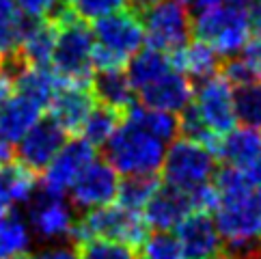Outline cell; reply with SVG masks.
<instances>
[{
	"mask_svg": "<svg viewBox=\"0 0 261 259\" xmlns=\"http://www.w3.org/2000/svg\"><path fill=\"white\" fill-rule=\"evenodd\" d=\"M216 220L231 259H261V186L218 197Z\"/></svg>",
	"mask_w": 261,
	"mask_h": 259,
	"instance_id": "cell-1",
	"label": "cell"
},
{
	"mask_svg": "<svg viewBox=\"0 0 261 259\" xmlns=\"http://www.w3.org/2000/svg\"><path fill=\"white\" fill-rule=\"evenodd\" d=\"M50 20L57 24V43L52 52V69L65 80H91L95 37L85 20L65 3Z\"/></svg>",
	"mask_w": 261,
	"mask_h": 259,
	"instance_id": "cell-2",
	"label": "cell"
},
{
	"mask_svg": "<svg viewBox=\"0 0 261 259\" xmlns=\"http://www.w3.org/2000/svg\"><path fill=\"white\" fill-rule=\"evenodd\" d=\"M192 35L212 45L220 59L238 57L253 35L246 5L240 0H222L214 7L197 11L192 17Z\"/></svg>",
	"mask_w": 261,
	"mask_h": 259,
	"instance_id": "cell-3",
	"label": "cell"
},
{
	"mask_svg": "<svg viewBox=\"0 0 261 259\" xmlns=\"http://www.w3.org/2000/svg\"><path fill=\"white\" fill-rule=\"evenodd\" d=\"M106 160L119 175H158L162 169L166 143L145 127L123 117L115 134L108 138Z\"/></svg>",
	"mask_w": 261,
	"mask_h": 259,
	"instance_id": "cell-4",
	"label": "cell"
},
{
	"mask_svg": "<svg viewBox=\"0 0 261 259\" xmlns=\"http://www.w3.org/2000/svg\"><path fill=\"white\" fill-rule=\"evenodd\" d=\"M218 171V156L212 147L186 136H177L166 147L162 162V179L173 188L192 192L214 179Z\"/></svg>",
	"mask_w": 261,
	"mask_h": 259,
	"instance_id": "cell-5",
	"label": "cell"
},
{
	"mask_svg": "<svg viewBox=\"0 0 261 259\" xmlns=\"http://www.w3.org/2000/svg\"><path fill=\"white\" fill-rule=\"evenodd\" d=\"M147 234L149 227L141 212L127 210L121 203H108L76 218V225L71 229V242L82 244L93 238H110L138 248Z\"/></svg>",
	"mask_w": 261,
	"mask_h": 259,
	"instance_id": "cell-6",
	"label": "cell"
},
{
	"mask_svg": "<svg viewBox=\"0 0 261 259\" xmlns=\"http://www.w3.org/2000/svg\"><path fill=\"white\" fill-rule=\"evenodd\" d=\"M147 43L166 52L179 50L192 35L190 9L181 0H160L153 7L141 11Z\"/></svg>",
	"mask_w": 261,
	"mask_h": 259,
	"instance_id": "cell-7",
	"label": "cell"
},
{
	"mask_svg": "<svg viewBox=\"0 0 261 259\" xmlns=\"http://www.w3.org/2000/svg\"><path fill=\"white\" fill-rule=\"evenodd\" d=\"M93 37H95L97 48L113 54L115 59L123 61L125 65L129 57H134L147 41L141 15L127 7L93 22Z\"/></svg>",
	"mask_w": 261,
	"mask_h": 259,
	"instance_id": "cell-8",
	"label": "cell"
},
{
	"mask_svg": "<svg viewBox=\"0 0 261 259\" xmlns=\"http://www.w3.org/2000/svg\"><path fill=\"white\" fill-rule=\"evenodd\" d=\"M192 108L216 136L227 134L238 123L233 85L222 73H214V76L201 80L199 87H194Z\"/></svg>",
	"mask_w": 261,
	"mask_h": 259,
	"instance_id": "cell-9",
	"label": "cell"
},
{
	"mask_svg": "<svg viewBox=\"0 0 261 259\" xmlns=\"http://www.w3.org/2000/svg\"><path fill=\"white\" fill-rule=\"evenodd\" d=\"M29 225L33 234L43 242H63L71 238L76 225L71 201H65V194H54L37 188L35 197L29 201Z\"/></svg>",
	"mask_w": 261,
	"mask_h": 259,
	"instance_id": "cell-10",
	"label": "cell"
},
{
	"mask_svg": "<svg viewBox=\"0 0 261 259\" xmlns=\"http://www.w3.org/2000/svg\"><path fill=\"white\" fill-rule=\"evenodd\" d=\"M119 173L108 160L93 158L82 173L76 177V182L69 188V201L71 205L80 212H89L108 203L117 201L119 192Z\"/></svg>",
	"mask_w": 261,
	"mask_h": 259,
	"instance_id": "cell-11",
	"label": "cell"
},
{
	"mask_svg": "<svg viewBox=\"0 0 261 259\" xmlns=\"http://www.w3.org/2000/svg\"><path fill=\"white\" fill-rule=\"evenodd\" d=\"M95 158V147L82 136L67 138L65 145L57 151V156L48 162V166L41 171V186L43 190L54 194H67L71 184L82 173V169Z\"/></svg>",
	"mask_w": 261,
	"mask_h": 259,
	"instance_id": "cell-12",
	"label": "cell"
},
{
	"mask_svg": "<svg viewBox=\"0 0 261 259\" xmlns=\"http://www.w3.org/2000/svg\"><path fill=\"white\" fill-rule=\"evenodd\" d=\"M65 141H67V130L61 127L50 115L41 117L17 141V149H15L17 162L29 166L35 173H41L48 166V162L57 156V151L65 145Z\"/></svg>",
	"mask_w": 261,
	"mask_h": 259,
	"instance_id": "cell-13",
	"label": "cell"
},
{
	"mask_svg": "<svg viewBox=\"0 0 261 259\" xmlns=\"http://www.w3.org/2000/svg\"><path fill=\"white\" fill-rule=\"evenodd\" d=\"M97 104L95 95L91 91V80H65L61 78V85L54 93L48 113L61 127L67 130V134L80 132L85 119Z\"/></svg>",
	"mask_w": 261,
	"mask_h": 259,
	"instance_id": "cell-14",
	"label": "cell"
},
{
	"mask_svg": "<svg viewBox=\"0 0 261 259\" xmlns=\"http://www.w3.org/2000/svg\"><path fill=\"white\" fill-rule=\"evenodd\" d=\"M214 151L225 164L250 173L261 184V134L257 127L242 125L229 130L218 138Z\"/></svg>",
	"mask_w": 261,
	"mask_h": 259,
	"instance_id": "cell-15",
	"label": "cell"
},
{
	"mask_svg": "<svg viewBox=\"0 0 261 259\" xmlns=\"http://www.w3.org/2000/svg\"><path fill=\"white\" fill-rule=\"evenodd\" d=\"M136 95L141 99V104L145 106L169 110V113L179 115L184 108H188L192 104L194 85H192V78H188L184 71L173 67L164 76L149 82L143 89H138Z\"/></svg>",
	"mask_w": 261,
	"mask_h": 259,
	"instance_id": "cell-16",
	"label": "cell"
},
{
	"mask_svg": "<svg viewBox=\"0 0 261 259\" xmlns=\"http://www.w3.org/2000/svg\"><path fill=\"white\" fill-rule=\"evenodd\" d=\"M177 238L181 242L186 259H203L222 251V238L214 216L205 210H192L179 225Z\"/></svg>",
	"mask_w": 261,
	"mask_h": 259,
	"instance_id": "cell-17",
	"label": "cell"
},
{
	"mask_svg": "<svg viewBox=\"0 0 261 259\" xmlns=\"http://www.w3.org/2000/svg\"><path fill=\"white\" fill-rule=\"evenodd\" d=\"M194 210L190 192L160 184V188L143 208V218L149 231H173Z\"/></svg>",
	"mask_w": 261,
	"mask_h": 259,
	"instance_id": "cell-18",
	"label": "cell"
},
{
	"mask_svg": "<svg viewBox=\"0 0 261 259\" xmlns=\"http://www.w3.org/2000/svg\"><path fill=\"white\" fill-rule=\"evenodd\" d=\"M91 91L99 104L115 108L125 117V113L136 101V89L129 82L125 67L119 69H99L91 73Z\"/></svg>",
	"mask_w": 261,
	"mask_h": 259,
	"instance_id": "cell-19",
	"label": "cell"
},
{
	"mask_svg": "<svg viewBox=\"0 0 261 259\" xmlns=\"http://www.w3.org/2000/svg\"><path fill=\"white\" fill-rule=\"evenodd\" d=\"M43 106L29 97L9 93V97L0 104V132L11 143H17L43 117Z\"/></svg>",
	"mask_w": 261,
	"mask_h": 259,
	"instance_id": "cell-20",
	"label": "cell"
},
{
	"mask_svg": "<svg viewBox=\"0 0 261 259\" xmlns=\"http://www.w3.org/2000/svg\"><path fill=\"white\" fill-rule=\"evenodd\" d=\"M54 43H57V24L52 20H26L17 57L29 65H50Z\"/></svg>",
	"mask_w": 261,
	"mask_h": 259,
	"instance_id": "cell-21",
	"label": "cell"
},
{
	"mask_svg": "<svg viewBox=\"0 0 261 259\" xmlns=\"http://www.w3.org/2000/svg\"><path fill=\"white\" fill-rule=\"evenodd\" d=\"M175 67L184 71L192 80H205L218 73L220 69V54L201 39L186 41L179 50L173 52Z\"/></svg>",
	"mask_w": 261,
	"mask_h": 259,
	"instance_id": "cell-22",
	"label": "cell"
},
{
	"mask_svg": "<svg viewBox=\"0 0 261 259\" xmlns=\"http://www.w3.org/2000/svg\"><path fill=\"white\" fill-rule=\"evenodd\" d=\"M175 67L173 63V54L153 48V45H147V48H141L134 57H129L125 71L129 76V82L134 85V89H143L149 82L158 80L160 76H164L166 71H171Z\"/></svg>",
	"mask_w": 261,
	"mask_h": 259,
	"instance_id": "cell-23",
	"label": "cell"
},
{
	"mask_svg": "<svg viewBox=\"0 0 261 259\" xmlns=\"http://www.w3.org/2000/svg\"><path fill=\"white\" fill-rule=\"evenodd\" d=\"M33 244L31 225L17 212L0 214V259H17L29 255Z\"/></svg>",
	"mask_w": 261,
	"mask_h": 259,
	"instance_id": "cell-24",
	"label": "cell"
},
{
	"mask_svg": "<svg viewBox=\"0 0 261 259\" xmlns=\"http://www.w3.org/2000/svg\"><path fill=\"white\" fill-rule=\"evenodd\" d=\"M127 119H132L134 123L145 127L147 132H151L164 143H171L173 138L179 136V115L169 113V110L151 108L145 104H134L125 113Z\"/></svg>",
	"mask_w": 261,
	"mask_h": 259,
	"instance_id": "cell-25",
	"label": "cell"
},
{
	"mask_svg": "<svg viewBox=\"0 0 261 259\" xmlns=\"http://www.w3.org/2000/svg\"><path fill=\"white\" fill-rule=\"evenodd\" d=\"M26 20L15 0H0V59L17 54Z\"/></svg>",
	"mask_w": 261,
	"mask_h": 259,
	"instance_id": "cell-26",
	"label": "cell"
},
{
	"mask_svg": "<svg viewBox=\"0 0 261 259\" xmlns=\"http://www.w3.org/2000/svg\"><path fill=\"white\" fill-rule=\"evenodd\" d=\"M121 121H123V115L117 113L115 108L104 106L97 101L89 113V117L85 119V123H82L80 136L97 149V147H104L108 143V138L115 134V130L119 127Z\"/></svg>",
	"mask_w": 261,
	"mask_h": 259,
	"instance_id": "cell-27",
	"label": "cell"
},
{
	"mask_svg": "<svg viewBox=\"0 0 261 259\" xmlns=\"http://www.w3.org/2000/svg\"><path fill=\"white\" fill-rule=\"evenodd\" d=\"M160 184L162 182L158 175H125V179H121L119 184L117 203L143 214V208L160 188Z\"/></svg>",
	"mask_w": 261,
	"mask_h": 259,
	"instance_id": "cell-28",
	"label": "cell"
},
{
	"mask_svg": "<svg viewBox=\"0 0 261 259\" xmlns=\"http://www.w3.org/2000/svg\"><path fill=\"white\" fill-rule=\"evenodd\" d=\"M236 99V115L242 125L261 127V80L253 78L244 85L233 87Z\"/></svg>",
	"mask_w": 261,
	"mask_h": 259,
	"instance_id": "cell-29",
	"label": "cell"
},
{
	"mask_svg": "<svg viewBox=\"0 0 261 259\" xmlns=\"http://www.w3.org/2000/svg\"><path fill=\"white\" fill-rule=\"evenodd\" d=\"M76 246L80 259H141L138 248L110 238H93Z\"/></svg>",
	"mask_w": 261,
	"mask_h": 259,
	"instance_id": "cell-30",
	"label": "cell"
},
{
	"mask_svg": "<svg viewBox=\"0 0 261 259\" xmlns=\"http://www.w3.org/2000/svg\"><path fill=\"white\" fill-rule=\"evenodd\" d=\"M138 248H141V259H186L179 238H177V234L173 236L171 231L147 234Z\"/></svg>",
	"mask_w": 261,
	"mask_h": 259,
	"instance_id": "cell-31",
	"label": "cell"
},
{
	"mask_svg": "<svg viewBox=\"0 0 261 259\" xmlns=\"http://www.w3.org/2000/svg\"><path fill=\"white\" fill-rule=\"evenodd\" d=\"M69 7L80 20L95 22L99 17L119 11V9H125L127 0H69Z\"/></svg>",
	"mask_w": 261,
	"mask_h": 259,
	"instance_id": "cell-32",
	"label": "cell"
},
{
	"mask_svg": "<svg viewBox=\"0 0 261 259\" xmlns=\"http://www.w3.org/2000/svg\"><path fill=\"white\" fill-rule=\"evenodd\" d=\"M29 20H50L65 5V0H15Z\"/></svg>",
	"mask_w": 261,
	"mask_h": 259,
	"instance_id": "cell-33",
	"label": "cell"
},
{
	"mask_svg": "<svg viewBox=\"0 0 261 259\" xmlns=\"http://www.w3.org/2000/svg\"><path fill=\"white\" fill-rule=\"evenodd\" d=\"M220 69H222L220 73L231 82L233 87L244 85V82L255 78L253 71H250V67H248V63L244 61V57H231V59H227V63L222 65Z\"/></svg>",
	"mask_w": 261,
	"mask_h": 259,
	"instance_id": "cell-34",
	"label": "cell"
},
{
	"mask_svg": "<svg viewBox=\"0 0 261 259\" xmlns=\"http://www.w3.org/2000/svg\"><path fill=\"white\" fill-rule=\"evenodd\" d=\"M29 259H80V255H78V246L76 244L52 242L48 246L39 248L37 253L29 255Z\"/></svg>",
	"mask_w": 261,
	"mask_h": 259,
	"instance_id": "cell-35",
	"label": "cell"
},
{
	"mask_svg": "<svg viewBox=\"0 0 261 259\" xmlns=\"http://www.w3.org/2000/svg\"><path fill=\"white\" fill-rule=\"evenodd\" d=\"M242 52H244L242 57H244V61L248 63L253 76L257 80H261V35H255V39H250Z\"/></svg>",
	"mask_w": 261,
	"mask_h": 259,
	"instance_id": "cell-36",
	"label": "cell"
},
{
	"mask_svg": "<svg viewBox=\"0 0 261 259\" xmlns=\"http://www.w3.org/2000/svg\"><path fill=\"white\" fill-rule=\"evenodd\" d=\"M246 11L250 20V29L255 35H261V0H246Z\"/></svg>",
	"mask_w": 261,
	"mask_h": 259,
	"instance_id": "cell-37",
	"label": "cell"
},
{
	"mask_svg": "<svg viewBox=\"0 0 261 259\" xmlns=\"http://www.w3.org/2000/svg\"><path fill=\"white\" fill-rule=\"evenodd\" d=\"M11 93V76H9V69L5 67L3 59H0V104L9 97Z\"/></svg>",
	"mask_w": 261,
	"mask_h": 259,
	"instance_id": "cell-38",
	"label": "cell"
},
{
	"mask_svg": "<svg viewBox=\"0 0 261 259\" xmlns=\"http://www.w3.org/2000/svg\"><path fill=\"white\" fill-rule=\"evenodd\" d=\"M11 141L0 132V166H5L7 162H11V156H13V149H11Z\"/></svg>",
	"mask_w": 261,
	"mask_h": 259,
	"instance_id": "cell-39",
	"label": "cell"
},
{
	"mask_svg": "<svg viewBox=\"0 0 261 259\" xmlns=\"http://www.w3.org/2000/svg\"><path fill=\"white\" fill-rule=\"evenodd\" d=\"M181 3L188 9H192V11H203V9L218 5V3H222V0H181Z\"/></svg>",
	"mask_w": 261,
	"mask_h": 259,
	"instance_id": "cell-40",
	"label": "cell"
},
{
	"mask_svg": "<svg viewBox=\"0 0 261 259\" xmlns=\"http://www.w3.org/2000/svg\"><path fill=\"white\" fill-rule=\"evenodd\" d=\"M155 3H160V0H127V5L138 13L145 11V9H149V7H153Z\"/></svg>",
	"mask_w": 261,
	"mask_h": 259,
	"instance_id": "cell-41",
	"label": "cell"
},
{
	"mask_svg": "<svg viewBox=\"0 0 261 259\" xmlns=\"http://www.w3.org/2000/svg\"><path fill=\"white\" fill-rule=\"evenodd\" d=\"M11 208H9V203L5 201V197H3V192H0V214H5V212H9Z\"/></svg>",
	"mask_w": 261,
	"mask_h": 259,
	"instance_id": "cell-42",
	"label": "cell"
},
{
	"mask_svg": "<svg viewBox=\"0 0 261 259\" xmlns=\"http://www.w3.org/2000/svg\"><path fill=\"white\" fill-rule=\"evenodd\" d=\"M203 259H227V257H220V255H212V257H203Z\"/></svg>",
	"mask_w": 261,
	"mask_h": 259,
	"instance_id": "cell-43",
	"label": "cell"
},
{
	"mask_svg": "<svg viewBox=\"0 0 261 259\" xmlns=\"http://www.w3.org/2000/svg\"><path fill=\"white\" fill-rule=\"evenodd\" d=\"M240 3H246V0H240Z\"/></svg>",
	"mask_w": 261,
	"mask_h": 259,
	"instance_id": "cell-44",
	"label": "cell"
}]
</instances>
